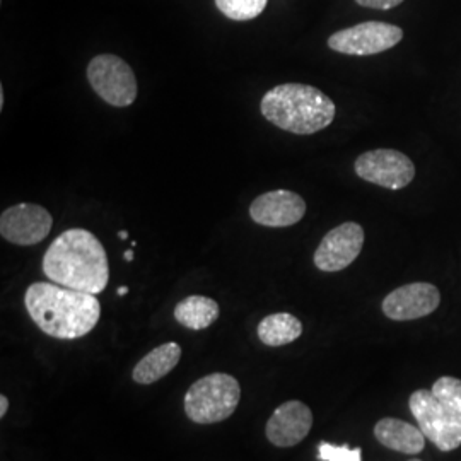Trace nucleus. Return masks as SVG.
I'll return each mask as SVG.
<instances>
[{"instance_id": "f257e3e1", "label": "nucleus", "mask_w": 461, "mask_h": 461, "mask_svg": "<svg viewBox=\"0 0 461 461\" xmlns=\"http://www.w3.org/2000/svg\"><path fill=\"white\" fill-rule=\"evenodd\" d=\"M49 280L74 291L101 294L110 280L106 251L87 230H67L50 245L43 257Z\"/></svg>"}, {"instance_id": "f03ea898", "label": "nucleus", "mask_w": 461, "mask_h": 461, "mask_svg": "<svg viewBox=\"0 0 461 461\" xmlns=\"http://www.w3.org/2000/svg\"><path fill=\"white\" fill-rule=\"evenodd\" d=\"M24 304L34 325L53 339L76 340L98 325L101 304L95 294L74 291L59 284L34 282Z\"/></svg>"}, {"instance_id": "7ed1b4c3", "label": "nucleus", "mask_w": 461, "mask_h": 461, "mask_svg": "<svg viewBox=\"0 0 461 461\" xmlns=\"http://www.w3.org/2000/svg\"><path fill=\"white\" fill-rule=\"evenodd\" d=\"M262 115L280 131L312 135L331 125L335 103L308 84H280L267 91L260 103Z\"/></svg>"}, {"instance_id": "20e7f679", "label": "nucleus", "mask_w": 461, "mask_h": 461, "mask_svg": "<svg viewBox=\"0 0 461 461\" xmlns=\"http://www.w3.org/2000/svg\"><path fill=\"white\" fill-rule=\"evenodd\" d=\"M241 400L238 379L212 373L195 381L185 395V413L195 424H217L230 419Z\"/></svg>"}, {"instance_id": "39448f33", "label": "nucleus", "mask_w": 461, "mask_h": 461, "mask_svg": "<svg viewBox=\"0 0 461 461\" xmlns=\"http://www.w3.org/2000/svg\"><path fill=\"white\" fill-rule=\"evenodd\" d=\"M409 407L424 436L438 449L453 451L460 447L461 413L446 409L430 390L413 392Z\"/></svg>"}, {"instance_id": "423d86ee", "label": "nucleus", "mask_w": 461, "mask_h": 461, "mask_svg": "<svg viewBox=\"0 0 461 461\" xmlns=\"http://www.w3.org/2000/svg\"><path fill=\"white\" fill-rule=\"evenodd\" d=\"M87 81L99 98L116 108L131 106L137 98L139 86L132 67L112 53H103L89 62Z\"/></svg>"}, {"instance_id": "0eeeda50", "label": "nucleus", "mask_w": 461, "mask_h": 461, "mask_svg": "<svg viewBox=\"0 0 461 461\" xmlns=\"http://www.w3.org/2000/svg\"><path fill=\"white\" fill-rule=\"evenodd\" d=\"M402 40L403 30L395 24L367 21L331 34L329 49L344 55L369 57L393 49Z\"/></svg>"}, {"instance_id": "6e6552de", "label": "nucleus", "mask_w": 461, "mask_h": 461, "mask_svg": "<svg viewBox=\"0 0 461 461\" xmlns=\"http://www.w3.org/2000/svg\"><path fill=\"white\" fill-rule=\"evenodd\" d=\"M354 169L364 182L390 190H402L415 178L412 159L395 149L367 150L356 159Z\"/></svg>"}, {"instance_id": "1a4fd4ad", "label": "nucleus", "mask_w": 461, "mask_h": 461, "mask_svg": "<svg viewBox=\"0 0 461 461\" xmlns=\"http://www.w3.org/2000/svg\"><path fill=\"white\" fill-rule=\"evenodd\" d=\"M51 226V214L36 203H17L0 215L2 238L19 247L41 243L49 236Z\"/></svg>"}, {"instance_id": "9d476101", "label": "nucleus", "mask_w": 461, "mask_h": 461, "mask_svg": "<svg viewBox=\"0 0 461 461\" xmlns=\"http://www.w3.org/2000/svg\"><path fill=\"white\" fill-rule=\"evenodd\" d=\"M364 230L357 222H344L330 230L314 251V265L321 272H340L361 255Z\"/></svg>"}, {"instance_id": "9b49d317", "label": "nucleus", "mask_w": 461, "mask_h": 461, "mask_svg": "<svg viewBox=\"0 0 461 461\" xmlns=\"http://www.w3.org/2000/svg\"><path fill=\"white\" fill-rule=\"evenodd\" d=\"M441 293L429 282H412L392 291L383 299L381 310L393 321H412L434 313L439 308Z\"/></svg>"}, {"instance_id": "f8f14e48", "label": "nucleus", "mask_w": 461, "mask_h": 461, "mask_svg": "<svg viewBox=\"0 0 461 461\" xmlns=\"http://www.w3.org/2000/svg\"><path fill=\"white\" fill-rule=\"evenodd\" d=\"M306 214V202L291 190H274L255 198L249 217L267 228H289Z\"/></svg>"}, {"instance_id": "ddd939ff", "label": "nucleus", "mask_w": 461, "mask_h": 461, "mask_svg": "<svg viewBox=\"0 0 461 461\" xmlns=\"http://www.w3.org/2000/svg\"><path fill=\"white\" fill-rule=\"evenodd\" d=\"M313 428V413L303 402L291 400L282 403L267 422V439L277 447L299 445Z\"/></svg>"}, {"instance_id": "4468645a", "label": "nucleus", "mask_w": 461, "mask_h": 461, "mask_svg": "<svg viewBox=\"0 0 461 461\" xmlns=\"http://www.w3.org/2000/svg\"><path fill=\"white\" fill-rule=\"evenodd\" d=\"M375 436L381 445L405 455H419L426 447V436L420 428L400 420V419H381L375 426Z\"/></svg>"}, {"instance_id": "2eb2a0df", "label": "nucleus", "mask_w": 461, "mask_h": 461, "mask_svg": "<svg viewBox=\"0 0 461 461\" xmlns=\"http://www.w3.org/2000/svg\"><path fill=\"white\" fill-rule=\"evenodd\" d=\"M182 359V347L167 342L150 350L144 359L133 367L132 378L139 384H152L169 375Z\"/></svg>"}, {"instance_id": "dca6fc26", "label": "nucleus", "mask_w": 461, "mask_h": 461, "mask_svg": "<svg viewBox=\"0 0 461 461\" xmlns=\"http://www.w3.org/2000/svg\"><path fill=\"white\" fill-rule=\"evenodd\" d=\"M219 304L212 297L188 296L180 301L175 308V320L185 329H209L219 318Z\"/></svg>"}, {"instance_id": "f3484780", "label": "nucleus", "mask_w": 461, "mask_h": 461, "mask_svg": "<svg viewBox=\"0 0 461 461\" xmlns=\"http://www.w3.org/2000/svg\"><path fill=\"white\" fill-rule=\"evenodd\" d=\"M258 339L268 347L293 344L303 333V323L294 314L274 313L265 316L258 325Z\"/></svg>"}, {"instance_id": "a211bd4d", "label": "nucleus", "mask_w": 461, "mask_h": 461, "mask_svg": "<svg viewBox=\"0 0 461 461\" xmlns=\"http://www.w3.org/2000/svg\"><path fill=\"white\" fill-rule=\"evenodd\" d=\"M215 7L221 14L230 21H251L260 16L268 0H214Z\"/></svg>"}, {"instance_id": "6ab92c4d", "label": "nucleus", "mask_w": 461, "mask_h": 461, "mask_svg": "<svg viewBox=\"0 0 461 461\" xmlns=\"http://www.w3.org/2000/svg\"><path fill=\"white\" fill-rule=\"evenodd\" d=\"M430 392L446 409L461 413V379L443 376L432 384Z\"/></svg>"}, {"instance_id": "aec40b11", "label": "nucleus", "mask_w": 461, "mask_h": 461, "mask_svg": "<svg viewBox=\"0 0 461 461\" xmlns=\"http://www.w3.org/2000/svg\"><path fill=\"white\" fill-rule=\"evenodd\" d=\"M318 456L323 461H361L363 451L361 447L350 449L348 446H335L321 443L318 446Z\"/></svg>"}, {"instance_id": "412c9836", "label": "nucleus", "mask_w": 461, "mask_h": 461, "mask_svg": "<svg viewBox=\"0 0 461 461\" xmlns=\"http://www.w3.org/2000/svg\"><path fill=\"white\" fill-rule=\"evenodd\" d=\"M403 0H356L357 5L367 9H378V11H390L395 9Z\"/></svg>"}, {"instance_id": "4be33fe9", "label": "nucleus", "mask_w": 461, "mask_h": 461, "mask_svg": "<svg viewBox=\"0 0 461 461\" xmlns=\"http://www.w3.org/2000/svg\"><path fill=\"white\" fill-rule=\"evenodd\" d=\"M9 411V400L7 396H0V417H5V413Z\"/></svg>"}, {"instance_id": "5701e85b", "label": "nucleus", "mask_w": 461, "mask_h": 461, "mask_svg": "<svg viewBox=\"0 0 461 461\" xmlns=\"http://www.w3.org/2000/svg\"><path fill=\"white\" fill-rule=\"evenodd\" d=\"M127 293H129V287H125V285H123V287H120V289H118V296H125V294H127Z\"/></svg>"}, {"instance_id": "b1692460", "label": "nucleus", "mask_w": 461, "mask_h": 461, "mask_svg": "<svg viewBox=\"0 0 461 461\" xmlns=\"http://www.w3.org/2000/svg\"><path fill=\"white\" fill-rule=\"evenodd\" d=\"M125 260H127V262H132L133 251H131V249H129V251H125Z\"/></svg>"}, {"instance_id": "393cba45", "label": "nucleus", "mask_w": 461, "mask_h": 461, "mask_svg": "<svg viewBox=\"0 0 461 461\" xmlns=\"http://www.w3.org/2000/svg\"><path fill=\"white\" fill-rule=\"evenodd\" d=\"M118 236H120V240H127V238H129V232H127V230H120Z\"/></svg>"}, {"instance_id": "a878e982", "label": "nucleus", "mask_w": 461, "mask_h": 461, "mask_svg": "<svg viewBox=\"0 0 461 461\" xmlns=\"http://www.w3.org/2000/svg\"><path fill=\"white\" fill-rule=\"evenodd\" d=\"M4 101H5V98H4V89L0 87V110L4 108Z\"/></svg>"}, {"instance_id": "bb28decb", "label": "nucleus", "mask_w": 461, "mask_h": 461, "mask_svg": "<svg viewBox=\"0 0 461 461\" xmlns=\"http://www.w3.org/2000/svg\"><path fill=\"white\" fill-rule=\"evenodd\" d=\"M411 461H419V460H411Z\"/></svg>"}]
</instances>
